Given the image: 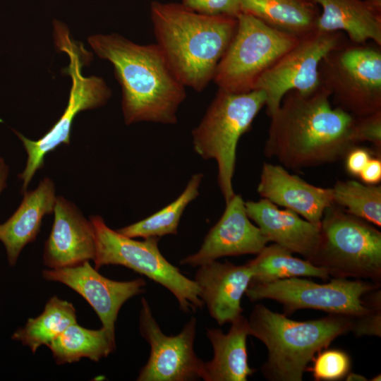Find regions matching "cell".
Segmentation results:
<instances>
[{
	"label": "cell",
	"mask_w": 381,
	"mask_h": 381,
	"mask_svg": "<svg viewBox=\"0 0 381 381\" xmlns=\"http://www.w3.org/2000/svg\"><path fill=\"white\" fill-rule=\"evenodd\" d=\"M370 380H372V381H380L381 380L380 374H378L376 376L372 377V379Z\"/></svg>",
	"instance_id": "obj_37"
},
{
	"label": "cell",
	"mask_w": 381,
	"mask_h": 381,
	"mask_svg": "<svg viewBox=\"0 0 381 381\" xmlns=\"http://www.w3.org/2000/svg\"><path fill=\"white\" fill-rule=\"evenodd\" d=\"M270 117L265 155L289 169L334 163L358 145L355 116L334 107L321 85L307 94L289 91Z\"/></svg>",
	"instance_id": "obj_1"
},
{
	"label": "cell",
	"mask_w": 381,
	"mask_h": 381,
	"mask_svg": "<svg viewBox=\"0 0 381 381\" xmlns=\"http://www.w3.org/2000/svg\"><path fill=\"white\" fill-rule=\"evenodd\" d=\"M241 12L298 37L315 31L320 8L312 0H240Z\"/></svg>",
	"instance_id": "obj_23"
},
{
	"label": "cell",
	"mask_w": 381,
	"mask_h": 381,
	"mask_svg": "<svg viewBox=\"0 0 381 381\" xmlns=\"http://www.w3.org/2000/svg\"><path fill=\"white\" fill-rule=\"evenodd\" d=\"M253 272L250 283H265L293 277H312L327 280L329 274L308 260L293 256L285 248L272 243L266 246L247 262Z\"/></svg>",
	"instance_id": "obj_25"
},
{
	"label": "cell",
	"mask_w": 381,
	"mask_h": 381,
	"mask_svg": "<svg viewBox=\"0 0 381 381\" xmlns=\"http://www.w3.org/2000/svg\"><path fill=\"white\" fill-rule=\"evenodd\" d=\"M249 335L262 341L268 352L261 371L270 381H301L308 363L338 337L350 332L349 318L296 321L256 304L248 319Z\"/></svg>",
	"instance_id": "obj_4"
},
{
	"label": "cell",
	"mask_w": 381,
	"mask_h": 381,
	"mask_svg": "<svg viewBox=\"0 0 381 381\" xmlns=\"http://www.w3.org/2000/svg\"><path fill=\"white\" fill-rule=\"evenodd\" d=\"M47 346L58 364L78 362L82 358L97 362L115 350L116 341L110 338L104 327L89 329L75 322L68 326Z\"/></svg>",
	"instance_id": "obj_24"
},
{
	"label": "cell",
	"mask_w": 381,
	"mask_h": 381,
	"mask_svg": "<svg viewBox=\"0 0 381 381\" xmlns=\"http://www.w3.org/2000/svg\"><path fill=\"white\" fill-rule=\"evenodd\" d=\"M56 200L54 183L46 177L36 189L24 193L16 211L0 224V241L6 248L11 265H15L23 248L36 238L42 218L53 212Z\"/></svg>",
	"instance_id": "obj_21"
},
{
	"label": "cell",
	"mask_w": 381,
	"mask_h": 381,
	"mask_svg": "<svg viewBox=\"0 0 381 381\" xmlns=\"http://www.w3.org/2000/svg\"><path fill=\"white\" fill-rule=\"evenodd\" d=\"M250 266L214 260L198 267L194 282L210 316L219 325L242 314L241 301L253 278Z\"/></svg>",
	"instance_id": "obj_17"
},
{
	"label": "cell",
	"mask_w": 381,
	"mask_h": 381,
	"mask_svg": "<svg viewBox=\"0 0 381 381\" xmlns=\"http://www.w3.org/2000/svg\"><path fill=\"white\" fill-rule=\"evenodd\" d=\"M310 368L306 371L312 373L315 380L335 381L344 378L351 369V358L344 351L325 348L313 358Z\"/></svg>",
	"instance_id": "obj_29"
},
{
	"label": "cell",
	"mask_w": 381,
	"mask_h": 381,
	"mask_svg": "<svg viewBox=\"0 0 381 381\" xmlns=\"http://www.w3.org/2000/svg\"><path fill=\"white\" fill-rule=\"evenodd\" d=\"M345 380L346 381H366L368 379L360 374L355 373L353 372H349L346 376L345 377Z\"/></svg>",
	"instance_id": "obj_36"
},
{
	"label": "cell",
	"mask_w": 381,
	"mask_h": 381,
	"mask_svg": "<svg viewBox=\"0 0 381 381\" xmlns=\"http://www.w3.org/2000/svg\"><path fill=\"white\" fill-rule=\"evenodd\" d=\"M54 36L56 47L69 58L68 66L62 71L71 77L72 85L63 114L42 138L32 140L13 131L28 155L25 169L18 175L23 181V193L27 190L36 171L43 167L46 155L62 143L70 144L72 124L77 114L104 105L111 95L102 78L83 75V67L92 60V53L87 52L83 44L75 42L70 37L67 27L56 20H54Z\"/></svg>",
	"instance_id": "obj_5"
},
{
	"label": "cell",
	"mask_w": 381,
	"mask_h": 381,
	"mask_svg": "<svg viewBox=\"0 0 381 381\" xmlns=\"http://www.w3.org/2000/svg\"><path fill=\"white\" fill-rule=\"evenodd\" d=\"M257 191L262 198L316 224H320L325 210L334 203L332 188L312 185L281 164H263Z\"/></svg>",
	"instance_id": "obj_18"
},
{
	"label": "cell",
	"mask_w": 381,
	"mask_h": 381,
	"mask_svg": "<svg viewBox=\"0 0 381 381\" xmlns=\"http://www.w3.org/2000/svg\"><path fill=\"white\" fill-rule=\"evenodd\" d=\"M139 330L150 346L146 364L140 369L138 381H194L202 379L204 361L194 350L197 320L186 323L176 335H166L155 319L145 298L141 300Z\"/></svg>",
	"instance_id": "obj_13"
},
{
	"label": "cell",
	"mask_w": 381,
	"mask_h": 381,
	"mask_svg": "<svg viewBox=\"0 0 381 381\" xmlns=\"http://www.w3.org/2000/svg\"><path fill=\"white\" fill-rule=\"evenodd\" d=\"M53 212L54 223L43 252L44 265L56 269L94 260L96 241L90 220L62 196L56 197Z\"/></svg>",
	"instance_id": "obj_16"
},
{
	"label": "cell",
	"mask_w": 381,
	"mask_h": 381,
	"mask_svg": "<svg viewBox=\"0 0 381 381\" xmlns=\"http://www.w3.org/2000/svg\"><path fill=\"white\" fill-rule=\"evenodd\" d=\"M320 8L315 30L345 32L351 42L381 46V0H312Z\"/></svg>",
	"instance_id": "obj_20"
},
{
	"label": "cell",
	"mask_w": 381,
	"mask_h": 381,
	"mask_svg": "<svg viewBox=\"0 0 381 381\" xmlns=\"http://www.w3.org/2000/svg\"><path fill=\"white\" fill-rule=\"evenodd\" d=\"M350 320V332L356 337H381V305L373 307L369 312Z\"/></svg>",
	"instance_id": "obj_32"
},
{
	"label": "cell",
	"mask_w": 381,
	"mask_h": 381,
	"mask_svg": "<svg viewBox=\"0 0 381 381\" xmlns=\"http://www.w3.org/2000/svg\"><path fill=\"white\" fill-rule=\"evenodd\" d=\"M332 188L334 204L377 226H381V186L355 180L338 181Z\"/></svg>",
	"instance_id": "obj_28"
},
{
	"label": "cell",
	"mask_w": 381,
	"mask_h": 381,
	"mask_svg": "<svg viewBox=\"0 0 381 381\" xmlns=\"http://www.w3.org/2000/svg\"><path fill=\"white\" fill-rule=\"evenodd\" d=\"M213 358L204 361L205 381H247L255 370L248 365L246 346L249 335L248 319L242 314L231 322L224 334L219 328H206Z\"/></svg>",
	"instance_id": "obj_22"
},
{
	"label": "cell",
	"mask_w": 381,
	"mask_h": 381,
	"mask_svg": "<svg viewBox=\"0 0 381 381\" xmlns=\"http://www.w3.org/2000/svg\"><path fill=\"white\" fill-rule=\"evenodd\" d=\"M347 42L342 32L314 31L299 38L258 80L253 90L266 95L267 113L271 116L290 90L307 94L320 86L318 67L330 51Z\"/></svg>",
	"instance_id": "obj_12"
},
{
	"label": "cell",
	"mask_w": 381,
	"mask_h": 381,
	"mask_svg": "<svg viewBox=\"0 0 381 381\" xmlns=\"http://www.w3.org/2000/svg\"><path fill=\"white\" fill-rule=\"evenodd\" d=\"M87 40L97 55L114 66L121 87L126 124L177 122L186 86L157 44H138L115 33L92 35Z\"/></svg>",
	"instance_id": "obj_2"
},
{
	"label": "cell",
	"mask_w": 381,
	"mask_h": 381,
	"mask_svg": "<svg viewBox=\"0 0 381 381\" xmlns=\"http://www.w3.org/2000/svg\"><path fill=\"white\" fill-rule=\"evenodd\" d=\"M358 177L364 183L378 184L381 181V157H373Z\"/></svg>",
	"instance_id": "obj_34"
},
{
	"label": "cell",
	"mask_w": 381,
	"mask_h": 381,
	"mask_svg": "<svg viewBox=\"0 0 381 381\" xmlns=\"http://www.w3.org/2000/svg\"><path fill=\"white\" fill-rule=\"evenodd\" d=\"M9 168L4 159L0 157V194L6 187V180L8 176Z\"/></svg>",
	"instance_id": "obj_35"
},
{
	"label": "cell",
	"mask_w": 381,
	"mask_h": 381,
	"mask_svg": "<svg viewBox=\"0 0 381 381\" xmlns=\"http://www.w3.org/2000/svg\"><path fill=\"white\" fill-rule=\"evenodd\" d=\"M75 322L76 313L73 304L54 296L47 302L42 313L29 318L25 327L13 334L12 339L20 341L35 353L40 346H47Z\"/></svg>",
	"instance_id": "obj_26"
},
{
	"label": "cell",
	"mask_w": 381,
	"mask_h": 381,
	"mask_svg": "<svg viewBox=\"0 0 381 381\" xmlns=\"http://www.w3.org/2000/svg\"><path fill=\"white\" fill-rule=\"evenodd\" d=\"M42 276L47 280L64 284L82 296L114 341L115 323L121 308L131 298L143 293L146 285L143 278L126 282L106 278L89 261L73 267L44 270Z\"/></svg>",
	"instance_id": "obj_14"
},
{
	"label": "cell",
	"mask_w": 381,
	"mask_h": 381,
	"mask_svg": "<svg viewBox=\"0 0 381 381\" xmlns=\"http://www.w3.org/2000/svg\"><path fill=\"white\" fill-rule=\"evenodd\" d=\"M249 219L269 241L310 260L320 241V224H313L289 209H280L267 199L245 202Z\"/></svg>",
	"instance_id": "obj_19"
},
{
	"label": "cell",
	"mask_w": 381,
	"mask_h": 381,
	"mask_svg": "<svg viewBox=\"0 0 381 381\" xmlns=\"http://www.w3.org/2000/svg\"><path fill=\"white\" fill-rule=\"evenodd\" d=\"M353 137L357 144L368 142L381 155V111L355 117Z\"/></svg>",
	"instance_id": "obj_30"
},
{
	"label": "cell",
	"mask_w": 381,
	"mask_h": 381,
	"mask_svg": "<svg viewBox=\"0 0 381 381\" xmlns=\"http://www.w3.org/2000/svg\"><path fill=\"white\" fill-rule=\"evenodd\" d=\"M95 241V267L122 265L145 275L168 289L185 313L202 309L204 303L194 282L183 275L160 253L159 238L149 237L136 241L109 228L99 215L91 216Z\"/></svg>",
	"instance_id": "obj_8"
},
{
	"label": "cell",
	"mask_w": 381,
	"mask_h": 381,
	"mask_svg": "<svg viewBox=\"0 0 381 381\" xmlns=\"http://www.w3.org/2000/svg\"><path fill=\"white\" fill-rule=\"evenodd\" d=\"M374 156L381 157L373 148L359 147L358 145L353 147L344 157L346 171L351 176L358 177L370 159Z\"/></svg>",
	"instance_id": "obj_33"
},
{
	"label": "cell",
	"mask_w": 381,
	"mask_h": 381,
	"mask_svg": "<svg viewBox=\"0 0 381 381\" xmlns=\"http://www.w3.org/2000/svg\"><path fill=\"white\" fill-rule=\"evenodd\" d=\"M380 284L361 279L332 278L329 282L293 277L265 283H250L245 294L250 301L263 299L282 305L286 315L301 309H313L353 318L381 305V294L370 291Z\"/></svg>",
	"instance_id": "obj_10"
},
{
	"label": "cell",
	"mask_w": 381,
	"mask_h": 381,
	"mask_svg": "<svg viewBox=\"0 0 381 381\" xmlns=\"http://www.w3.org/2000/svg\"><path fill=\"white\" fill-rule=\"evenodd\" d=\"M150 16L157 44L177 78L186 87L203 90L234 35L237 18L157 1L151 3Z\"/></svg>",
	"instance_id": "obj_3"
},
{
	"label": "cell",
	"mask_w": 381,
	"mask_h": 381,
	"mask_svg": "<svg viewBox=\"0 0 381 381\" xmlns=\"http://www.w3.org/2000/svg\"><path fill=\"white\" fill-rule=\"evenodd\" d=\"M262 90L230 93L219 90L200 123L192 131L195 152L217 164V183L225 203L235 194L233 176L241 135L265 105Z\"/></svg>",
	"instance_id": "obj_6"
},
{
	"label": "cell",
	"mask_w": 381,
	"mask_h": 381,
	"mask_svg": "<svg viewBox=\"0 0 381 381\" xmlns=\"http://www.w3.org/2000/svg\"><path fill=\"white\" fill-rule=\"evenodd\" d=\"M300 37L270 27L241 12L234 35L213 77L219 90L230 93L253 90L260 77Z\"/></svg>",
	"instance_id": "obj_11"
},
{
	"label": "cell",
	"mask_w": 381,
	"mask_h": 381,
	"mask_svg": "<svg viewBox=\"0 0 381 381\" xmlns=\"http://www.w3.org/2000/svg\"><path fill=\"white\" fill-rule=\"evenodd\" d=\"M268 242L248 217L242 196L235 193L226 202L222 217L210 229L199 250L179 263L195 267L225 256L257 255Z\"/></svg>",
	"instance_id": "obj_15"
},
{
	"label": "cell",
	"mask_w": 381,
	"mask_h": 381,
	"mask_svg": "<svg viewBox=\"0 0 381 381\" xmlns=\"http://www.w3.org/2000/svg\"><path fill=\"white\" fill-rule=\"evenodd\" d=\"M309 261L333 278L380 284L381 232L333 203L323 214L319 244Z\"/></svg>",
	"instance_id": "obj_7"
},
{
	"label": "cell",
	"mask_w": 381,
	"mask_h": 381,
	"mask_svg": "<svg viewBox=\"0 0 381 381\" xmlns=\"http://www.w3.org/2000/svg\"><path fill=\"white\" fill-rule=\"evenodd\" d=\"M181 4L195 12L210 16L237 18L241 13L240 0H182Z\"/></svg>",
	"instance_id": "obj_31"
},
{
	"label": "cell",
	"mask_w": 381,
	"mask_h": 381,
	"mask_svg": "<svg viewBox=\"0 0 381 381\" xmlns=\"http://www.w3.org/2000/svg\"><path fill=\"white\" fill-rule=\"evenodd\" d=\"M381 46L346 42L318 67L320 85L332 105L355 117L381 111Z\"/></svg>",
	"instance_id": "obj_9"
},
{
	"label": "cell",
	"mask_w": 381,
	"mask_h": 381,
	"mask_svg": "<svg viewBox=\"0 0 381 381\" xmlns=\"http://www.w3.org/2000/svg\"><path fill=\"white\" fill-rule=\"evenodd\" d=\"M202 178V173L193 174L183 191L170 204L152 215L117 231L133 238H160L168 234L176 235L179 222L186 207L199 195V187Z\"/></svg>",
	"instance_id": "obj_27"
}]
</instances>
